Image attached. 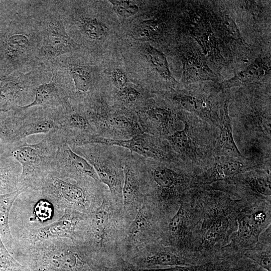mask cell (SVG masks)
I'll list each match as a JSON object with an SVG mask.
<instances>
[{
    "label": "cell",
    "mask_w": 271,
    "mask_h": 271,
    "mask_svg": "<svg viewBox=\"0 0 271 271\" xmlns=\"http://www.w3.org/2000/svg\"><path fill=\"white\" fill-rule=\"evenodd\" d=\"M184 224L185 211L181 205L169 222V230L171 235L175 236L181 235L184 227Z\"/></svg>",
    "instance_id": "obj_35"
},
{
    "label": "cell",
    "mask_w": 271,
    "mask_h": 271,
    "mask_svg": "<svg viewBox=\"0 0 271 271\" xmlns=\"http://www.w3.org/2000/svg\"><path fill=\"white\" fill-rule=\"evenodd\" d=\"M254 222L253 216L246 215L242 218L239 222L237 236L240 240L245 241L249 240L254 235Z\"/></svg>",
    "instance_id": "obj_33"
},
{
    "label": "cell",
    "mask_w": 271,
    "mask_h": 271,
    "mask_svg": "<svg viewBox=\"0 0 271 271\" xmlns=\"http://www.w3.org/2000/svg\"><path fill=\"white\" fill-rule=\"evenodd\" d=\"M146 115L150 123L160 132L172 133L174 116L171 110L162 107H152L147 110Z\"/></svg>",
    "instance_id": "obj_27"
},
{
    "label": "cell",
    "mask_w": 271,
    "mask_h": 271,
    "mask_svg": "<svg viewBox=\"0 0 271 271\" xmlns=\"http://www.w3.org/2000/svg\"><path fill=\"white\" fill-rule=\"evenodd\" d=\"M218 126L220 128L219 143L225 151L233 154L236 157L245 158L239 150L234 140L232 123L228 111V103L224 101L219 110Z\"/></svg>",
    "instance_id": "obj_23"
},
{
    "label": "cell",
    "mask_w": 271,
    "mask_h": 271,
    "mask_svg": "<svg viewBox=\"0 0 271 271\" xmlns=\"http://www.w3.org/2000/svg\"><path fill=\"white\" fill-rule=\"evenodd\" d=\"M10 253L30 271H104L97 252L85 242L54 238L35 242L14 240Z\"/></svg>",
    "instance_id": "obj_1"
},
{
    "label": "cell",
    "mask_w": 271,
    "mask_h": 271,
    "mask_svg": "<svg viewBox=\"0 0 271 271\" xmlns=\"http://www.w3.org/2000/svg\"><path fill=\"white\" fill-rule=\"evenodd\" d=\"M243 163L236 159L218 160L213 168V177L216 179H222L237 175L246 168Z\"/></svg>",
    "instance_id": "obj_28"
},
{
    "label": "cell",
    "mask_w": 271,
    "mask_h": 271,
    "mask_svg": "<svg viewBox=\"0 0 271 271\" xmlns=\"http://www.w3.org/2000/svg\"><path fill=\"white\" fill-rule=\"evenodd\" d=\"M252 216L253 220L256 224H260L265 220V214L262 212H256Z\"/></svg>",
    "instance_id": "obj_40"
},
{
    "label": "cell",
    "mask_w": 271,
    "mask_h": 271,
    "mask_svg": "<svg viewBox=\"0 0 271 271\" xmlns=\"http://www.w3.org/2000/svg\"><path fill=\"white\" fill-rule=\"evenodd\" d=\"M71 148L92 166L100 182L108 186L112 196L116 200L121 199L123 168L107 158L99 144H90Z\"/></svg>",
    "instance_id": "obj_10"
},
{
    "label": "cell",
    "mask_w": 271,
    "mask_h": 271,
    "mask_svg": "<svg viewBox=\"0 0 271 271\" xmlns=\"http://www.w3.org/2000/svg\"><path fill=\"white\" fill-rule=\"evenodd\" d=\"M47 66L52 74L50 81L38 86L34 100L31 103L17 108L25 109L41 106L59 108L69 103L73 90L72 78L68 70L57 59Z\"/></svg>",
    "instance_id": "obj_9"
},
{
    "label": "cell",
    "mask_w": 271,
    "mask_h": 271,
    "mask_svg": "<svg viewBox=\"0 0 271 271\" xmlns=\"http://www.w3.org/2000/svg\"><path fill=\"white\" fill-rule=\"evenodd\" d=\"M120 271H196V268L185 266H175L163 268H140L131 265L122 267Z\"/></svg>",
    "instance_id": "obj_37"
},
{
    "label": "cell",
    "mask_w": 271,
    "mask_h": 271,
    "mask_svg": "<svg viewBox=\"0 0 271 271\" xmlns=\"http://www.w3.org/2000/svg\"><path fill=\"white\" fill-rule=\"evenodd\" d=\"M249 187L256 193L266 196H270V181L263 177H256L248 179Z\"/></svg>",
    "instance_id": "obj_34"
},
{
    "label": "cell",
    "mask_w": 271,
    "mask_h": 271,
    "mask_svg": "<svg viewBox=\"0 0 271 271\" xmlns=\"http://www.w3.org/2000/svg\"><path fill=\"white\" fill-rule=\"evenodd\" d=\"M39 15L43 40L39 64L47 66L61 56L80 50V45L66 32L57 1H40Z\"/></svg>",
    "instance_id": "obj_5"
},
{
    "label": "cell",
    "mask_w": 271,
    "mask_h": 271,
    "mask_svg": "<svg viewBox=\"0 0 271 271\" xmlns=\"http://www.w3.org/2000/svg\"><path fill=\"white\" fill-rule=\"evenodd\" d=\"M14 204L20 208L19 216H22L18 219L16 234L49 225L59 219L64 213L50 198L36 188L22 192Z\"/></svg>",
    "instance_id": "obj_7"
},
{
    "label": "cell",
    "mask_w": 271,
    "mask_h": 271,
    "mask_svg": "<svg viewBox=\"0 0 271 271\" xmlns=\"http://www.w3.org/2000/svg\"><path fill=\"white\" fill-rule=\"evenodd\" d=\"M51 76L49 67L40 64L28 72L14 71L3 77L0 82V113L31 103L38 86L49 82Z\"/></svg>",
    "instance_id": "obj_6"
},
{
    "label": "cell",
    "mask_w": 271,
    "mask_h": 271,
    "mask_svg": "<svg viewBox=\"0 0 271 271\" xmlns=\"http://www.w3.org/2000/svg\"><path fill=\"white\" fill-rule=\"evenodd\" d=\"M63 108L37 106L14 109L20 112L21 115V123L16 134L15 142L26 139L31 135L47 134L54 129L60 128V118Z\"/></svg>",
    "instance_id": "obj_11"
},
{
    "label": "cell",
    "mask_w": 271,
    "mask_h": 271,
    "mask_svg": "<svg viewBox=\"0 0 271 271\" xmlns=\"http://www.w3.org/2000/svg\"><path fill=\"white\" fill-rule=\"evenodd\" d=\"M0 271H30L16 259L3 242L0 234Z\"/></svg>",
    "instance_id": "obj_29"
},
{
    "label": "cell",
    "mask_w": 271,
    "mask_h": 271,
    "mask_svg": "<svg viewBox=\"0 0 271 271\" xmlns=\"http://www.w3.org/2000/svg\"><path fill=\"white\" fill-rule=\"evenodd\" d=\"M140 268H153L155 266H181L185 261L177 254L168 251H160L146 254L135 261Z\"/></svg>",
    "instance_id": "obj_24"
},
{
    "label": "cell",
    "mask_w": 271,
    "mask_h": 271,
    "mask_svg": "<svg viewBox=\"0 0 271 271\" xmlns=\"http://www.w3.org/2000/svg\"><path fill=\"white\" fill-rule=\"evenodd\" d=\"M66 144L60 129L47 133L39 143L29 144L26 139L14 143L11 156L21 165L22 172L18 189L33 188L56 167V156L61 145Z\"/></svg>",
    "instance_id": "obj_4"
},
{
    "label": "cell",
    "mask_w": 271,
    "mask_h": 271,
    "mask_svg": "<svg viewBox=\"0 0 271 271\" xmlns=\"http://www.w3.org/2000/svg\"><path fill=\"white\" fill-rule=\"evenodd\" d=\"M145 53L151 66L161 78L172 83L176 82L169 68L167 58L162 51L147 45Z\"/></svg>",
    "instance_id": "obj_26"
},
{
    "label": "cell",
    "mask_w": 271,
    "mask_h": 271,
    "mask_svg": "<svg viewBox=\"0 0 271 271\" xmlns=\"http://www.w3.org/2000/svg\"><path fill=\"white\" fill-rule=\"evenodd\" d=\"M182 81L190 84L203 81H216L217 75L208 65L205 56L199 51L191 50L183 57Z\"/></svg>",
    "instance_id": "obj_14"
},
{
    "label": "cell",
    "mask_w": 271,
    "mask_h": 271,
    "mask_svg": "<svg viewBox=\"0 0 271 271\" xmlns=\"http://www.w3.org/2000/svg\"><path fill=\"white\" fill-rule=\"evenodd\" d=\"M57 59L68 70L78 92H89L95 84L93 69L88 65L74 61L69 53L60 56Z\"/></svg>",
    "instance_id": "obj_17"
},
{
    "label": "cell",
    "mask_w": 271,
    "mask_h": 271,
    "mask_svg": "<svg viewBox=\"0 0 271 271\" xmlns=\"http://www.w3.org/2000/svg\"><path fill=\"white\" fill-rule=\"evenodd\" d=\"M246 255L256 262L266 271H271L270 252L249 251L246 253Z\"/></svg>",
    "instance_id": "obj_36"
},
{
    "label": "cell",
    "mask_w": 271,
    "mask_h": 271,
    "mask_svg": "<svg viewBox=\"0 0 271 271\" xmlns=\"http://www.w3.org/2000/svg\"><path fill=\"white\" fill-rule=\"evenodd\" d=\"M21 120V115L19 111L0 113V157H11L12 147Z\"/></svg>",
    "instance_id": "obj_19"
},
{
    "label": "cell",
    "mask_w": 271,
    "mask_h": 271,
    "mask_svg": "<svg viewBox=\"0 0 271 271\" xmlns=\"http://www.w3.org/2000/svg\"><path fill=\"white\" fill-rule=\"evenodd\" d=\"M261 56L244 69L238 72L232 77L220 83V87L223 89L233 87L241 86L257 82L270 76V65Z\"/></svg>",
    "instance_id": "obj_16"
},
{
    "label": "cell",
    "mask_w": 271,
    "mask_h": 271,
    "mask_svg": "<svg viewBox=\"0 0 271 271\" xmlns=\"http://www.w3.org/2000/svg\"><path fill=\"white\" fill-rule=\"evenodd\" d=\"M90 144L122 147L139 155L157 160H166L167 158L165 152L155 139L144 133L133 136L128 140L112 139L93 135L89 137L86 141L85 144Z\"/></svg>",
    "instance_id": "obj_12"
},
{
    "label": "cell",
    "mask_w": 271,
    "mask_h": 271,
    "mask_svg": "<svg viewBox=\"0 0 271 271\" xmlns=\"http://www.w3.org/2000/svg\"><path fill=\"white\" fill-rule=\"evenodd\" d=\"M111 78L115 86L120 91L127 87V77L122 70L113 69L111 72Z\"/></svg>",
    "instance_id": "obj_38"
},
{
    "label": "cell",
    "mask_w": 271,
    "mask_h": 271,
    "mask_svg": "<svg viewBox=\"0 0 271 271\" xmlns=\"http://www.w3.org/2000/svg\"><path fill=\"white\" fill-rule=\"evenodd\" d=\"M150 222L143 207L138 208L134 219L129 229L128 235L134 240L140 239L148 231Z\"/></svg>",
    "instance_id": "obj_31"
},
{
    "label": "cell",
    "mask_w": 271,
    "mask_h": 271,
    "mask_svg": "<svg viewBox=\"0 0 271 271\" xmlns=\"http://www.w3.org/2000/svg\"><path fill=\"white\" fill-rule=\"evenodd\" d=\"M174 99L184 110L218 125L219 110L222 104H217L210 96L195 90L187 91L177 94Z\"/></svg>",
    "instance_id": "obj_13"
},
{
    "label": "cell",
    "mask_w": 271,
    "mask_h": 271,
    "mask_svg": "<svg viewBox=\"0 0 271 271\" xmlns=\"http://www.w3.org/2000/svg\"><path fill=\"white\" fill-rule=\"evenodd\" d=\"M97 183L90 178L55 169L31 188L41 190L61 210L70 209L89 214L96 207Z\"/></svg>",
    "instance_id": "obj_3"
},
{
    "label": "cell",
    "mask_w": 271,
    "mask_h": 271,
    "mask_svg": "<svg viewBox=\"0 0 271 271\" xmlns=\"http://www.w3.org/2000/svg\"><path fill=\"white\" fill-rule=\"evenodd\" d=\"M113 9L119 16L126 18L135 15L140 11L139 7L130 1H109Z\"/></svg>",
    "instance_id": "obj_32"
},
{
    "label": "cell",
    "mask_w": 271,
    "mask_h": 271,
    "mask_svg": "<svg viewBox=\"0 0 271 271\" xmlns=\"http://www.w3.org/2000/svg\"><path fill=\"white\" fill-rule=\"evenodd\" d=\"M21 172L20 164L12 157H0V191L9 193L18 190Z\"/></svg>",
    "instance_id": "obj_21"
},
{
    "label": "cell",
    "mask_w": 271,
    "mask_h": 271,
    "mask_svg": "<svg viewBox=\"0 0 271 271\" xmlns=\"http://www.w3.org/2000/svg\"><path fill=\"white\" fill-rule=\"evenodd\" d=\"M55 169L62 170L88 177L98 183H100L92 166L86 159L74 152L67 144L61 145L58 149Z\"/></svg>",
    "instance_id": "obj_15"
},
{
    "label": "cell",
    "mask_w": 271,
    "mask_h": 271,
    "mask_svg": "<svg viewBox=\"0 0 271 271\" xmlns=\"http://www.w3.org/2000/svg\"><path fill=\"white\" fill-rule=\"evenodd\" d=\"M87 223L88 214L65 209L57 220L44 227L18 233L14 238L21 242L54 238H68L74 242H84Z\"/></svg>",
    "instance_id": "obj_8"
},
{
    "label": "cell",
    "mask_w": 271,
    "mask_h": 271,
    "mask_svg": "<svg viewBox=\"0 0 271 271\" xmlns=\"http://www.w3.org/2000/svg\"><path fill=\"white\" fill-rule=\"evenodd\" d=\"M23 191L18 189L14 192L0 194V234L7 249L11 251L14 239L10 226V212L18 196Z\"/></svg>",
    "instance_id": "obj_20"
},
{
    "label": "cell",
    "mask_w": 271,
    "mask_h": 271,
    "mask_svg": "<svg viewBox=\"0 0 271 271\" xmlns=\"http://www.w3.org/2000/svg\"><path fill=\"white\" fill-rule=\"evenodd\" d=\"M184 128L174 131L167 137L172 147L179 154L191 160L199 157V148L196 144L191 124L184 119Z\"/></svg>",
    "instance_id": "obj_18"
},
{
    "label": "cell",
    "mask_w": 271,
    "mask_h": 271,
    "mask_svg": "<svg viewBox=\"0 0 271 271\" xmlns=\"http://www.w3.org/2000/svg\"><path fill=\"white\" fill-rule=\"evenodd\" d=\"M160 25L154 20L143 21L132 30V36L136 40L146 41L152 39L159 31Z\"/></svg>",
    "instance_id": "obj_30"
},
{
    "label": "cell",
    "mask_w": 271,
    "mask_h": 271,
    "mask_svg": "<svg viewBox=\"0 0 271 271\" xmlns=\"http://www.w3.org/2000/svg\"><path fill=\"white\" fill-rule=\"evenodd\" d=\"M121 91L125 98L131 102L135 101L140 95V93L132 87H126Z\"/></svg>",
    "instance_id": "obj_39"
},
{
    "label": "cell",
    "mask_w": 271,
    "mask_h": 271,
    "mask_svg": "<svg viewBox=\"0 0 271 271\" xmlns=\"http://www.w3.org/2000/svg\"><path fill=\"white\" fill-rule=\"evenodd\" d=\"M124 178L122 188V198L124 207L137 203L140 196V186L138 177L131 166L126 164L123 167Z\"/></svg>",
    "instance_id": "obj_25"
},
{
    "label": "cell",
    "mask_w": 271,
    "mask_h": 271,
    "mask_svg": "<svg viewBox=\"0 0 271 271\" xmlns=\"http://www.w3.org/2000/svg\"><path fill=\"white\" fill-rule=\"evenodd\" d=\"M150 174L163 197L169 198L174 195L180 179L176 171L165 166L158 165L152 167Z\"/></svg>",
    "instance_id": "obj_22"
},
{
    "label": "cell",
    "mask_w": 271,
    "mask_h": 271,
    "mask_svg": "<svg viewBox=\"0 0 271 271\" xmlns=\"http://www.w3.org/2000/svg\"><path fill=\"white\" fill-rule=\"evenodd\" d=\"M40 1H21L12 31L4 37L3 53L12 72H28L40 65L38 56L43 40Z\"/></svg>",
    "instance_id": "obj_2"
}]
</instances>
